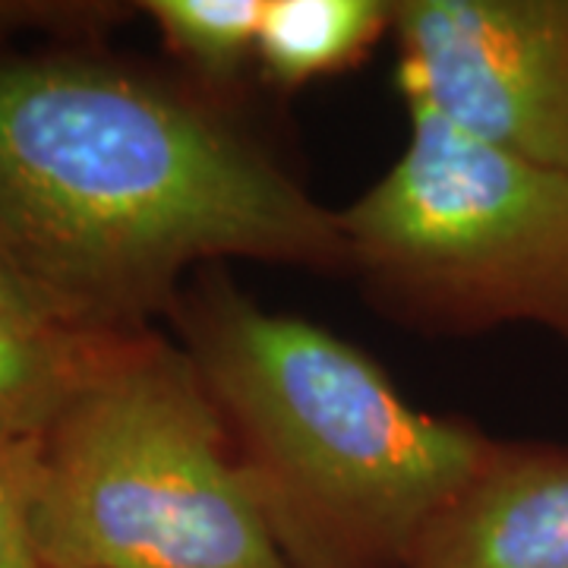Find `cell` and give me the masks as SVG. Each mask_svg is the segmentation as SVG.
Segmentation results:
<instances>
[{"label":"cell","mask_w":568,"mask_h":568,"mask_svg":"<svg viewBox=\"0 0 568 568\" xmlns=\"http://www.w3.org/2000/svg\"><path fill=\"white\" fill-rule=\"evenodd\" d=\"M0 260L95 332H149L209 265L342 272L338 215L231 102L85 54H0Z\"/></svg>","instance_id":"cell-1"},{"label":"cell","mask_w":568,"mask_h":568,"mask_svg":"<svg viewBox=\"0 0 568 568\" xmlns=\"http://www.w3.org/2000/svg\"><path fill=\"white\" fill-rule=\"evenodd\" d=\"M287 568H410L493 439L417 410L361 347L265 310L222 265L171 310Z\"/></svg>","instance_id":"cell-2"},{"label":"cell","mask_w":568,"mask_h":568,"mask_svg":"<svg viewBox=\"0 0 568 568\" xmlns=\"http://www.w3.org/2000/svg\"><path fill=\"white\" fill-rule=\"evenodd\" d=\"M32 528L48 568H287L200 369L155 328L41 436Z\"/></svg>","instance_id":"cell-3"},{"label":"cell","mask_w":568,"mask_h":568,"mask_svg":"<svg viewBox=\"0 0 568 568\" xmlns=\"http://www.w3.org/2000/svg\"><path fill=\"white\" fill-rule=\"evenodd\" d=\"M407 118L405 152L335 212L366 297L436 335L528 323L568 345V174Z\"/></svg>","instance_id":"cell-4"},{"label":"cell","mask_w":568,"mask_h":568,"mask_svg":"<svg viewBox=\"0 0 568 568\" xmlns=\"http://www.w3.org/2000/svg\"><path fill=\"white\" fill-rule=\"evenodd\" d=\"M392 39L407 111L568 174V0H398Z\"/></svg>","instance_id":"cell-5"},{"label":"cell","mask_w":568,"mask_h":568,"mask_svg":"<svg viewBox=\"0 0 568 568\" xmlns=\"http://www.w3.org/2000/svg\"><path fill=\"white\" fill-rule=\"evenodd\" d=\"M410 568H568V446L493 439Z\"/></svg>","instance_id":"cell-6"},{"label":"cell","mask_w":568,"mask_h":568,"mask_svg":"<svg viewBox=\"0 0 568 568\" xmlns=\"http://www.w3.org/2000/svg\"><path fill=\"white\" fill-rule=\"evenodd\" d=\"M136 335L0 320V443L41 439Z\"/></svg>","instance_id":"cell-7"},{"label":"cell","mask_w":568,"mask_h":568,"mask_svg":"<svg viewBox=\"0 0 568 568\" xmlns=\"http://www.w3.org/2000/svg\"><path fill=\"white\" fill-rule=\"evenodd\" d=\"M383 0H265L256 63L278 89L351 70L392 32Z\"/></svg>","instance_id":"cell-8"},{"label":"cell","mask_w":568,"mask_h":568,"mask_svg":"<svg viewBox=\"0 0 568 568\" xmlns=\"http://www.w3.org/2000/svg\"><path fill=\"white\" fill-rule=\"evenodd\" d=\"M140 10L159 26L190 82L231 102V89L256 63L265 0H145Z\"/></svg>","instance_id":"cell-9"},{"label":"cell","mask_w":568,"mask_h":568,"mask_svg":"<svg viewBox=\"0 0 568 568\" xmlns=\"http://www.w3.org/2000/svg\"><path fill=\"white\" fill-rule=\"evenodd\" d=\"M39 448L41 439L0 443V568H48L32 528Z\"/></svg>","instance_id":"cell-10"},{"label":"cell","mask_w":568,"mask_h":568,"mask_svg":"<svg viewBox=\"0 0 568 568\" xmlns=\"http://www.w3.org/2000/svg\"><path fill=\"white\" fill-rule=\"evenodd\" d=\"M0 320L36 325H70L63 323L58 310L48 304L36 287L22 282L3 260H0Z\"/></svg>","instance_id":"cell-11"}]
</instances>
